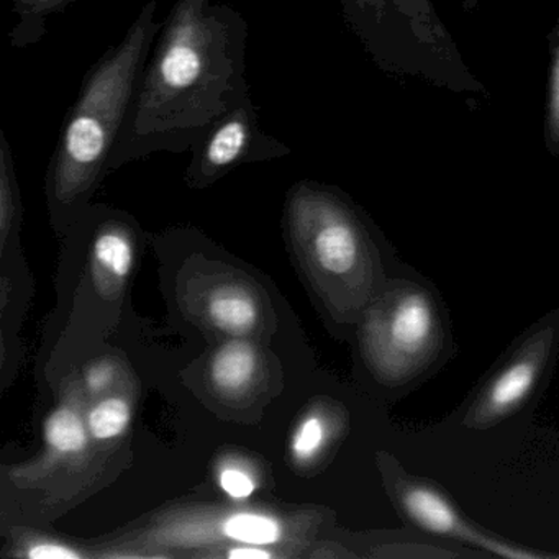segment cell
<instances>
[{
    "label": "cell",
    "instance_id": "cell-19",
    "mask_svg": "<svg viewBox=\"0 0 559 559\" xmlns=\"http://www.w3.org/2000/svg\"><path fill=\"white\" fill-rule=\"evenodd\" d=\"M227 556L231 559H267L271 558V552L254 546V548H234Z\"/></svg>",
    "mask_w": 559,
    "mask_h": 559
},
{
    "label": "cell",
    "instance_id": "cell-16",
    "mask_svg": "<svg viewBox=\"0 0 559 559\" xmlns=\"http://www.w3.org/2000/svg\"><path fill=\"white\" fill-rule=\"evenodd\" d=\"M221 487L231 499H248L254 492V480L245 471L227 467L222 471Z\"/></svg>",
    "mask_w": 559,
    "mask_h": 559
},
{
    "label": "cell",
    "instance_id": "cell-18",
    "mask_svg": "<svg viewBox=\"0 0 559 559\" xmlns=\"http://www.w3.org/2000/svg\"><path fill=\"white\" fill-rule=\"evenodd\" d=\"M110 378H112V372H110L109 366H97L87 376V382H90L91 388L99 391V389L109 384Z\"/></svg>",
    "mask_w": 559,
    "mask_h": 559
},
{
    "label": "cell",
    "instance_id": "cell-14",
    "mask_svg": "<svg viewBox=\"0 0 559 559\" xmlns=\"http://www.w3.org/2000/svg\"><path fill=\"white\" fill-rule=\"evenodd\" d=\"M132 421V408L123 399H107L90 414V431L96 440H114L126 433Z\"/></svg>",
    "mask_w": 559,
    "mask_h": 559
},
{
    "label": "cell",
    "instance_id": "cell-13",
    "mask_svg": "<svg viewBox=\"0 0 559 559\" xmlns=\"http://www.w3.org/2000/svg\"><path fill=\"white\" fill-rule=\"evenodd\" d=\"M94 260L112 276L126 277L133 264L132 243L119 231H104L94 241Z\"/></svg>",
    "mask_w": 559,
    "mask_h": 559
},
{
    "label": "cell",
    "instance_id": "cell-3",
    "mask_svg": "<svg viewBox=\"0 0 559 559\" xmlns=\"http://www.w3.org/2000/svg\"><path fill=\"white\" fill-rule=\"evenodd\" d=\"M192 153L189 178L209 182L240 163L280 158L290 150L261 129L257 107L248 99L221 120Z\"/></svg>",
    "mask_w": 559,
    "mask_h": 559
},
{
    "label": "cell",
    "instance_id": "cell-2",
    "mask_svg": "<svg viewBox=\"0 0 559 559\" xmlns=\"http://www.w3.org/2000/svg\"><path fill=\"white\" fill-rule=\"evenodd\" d=\"M158 0L143 5L122 41L91 68L51 159L50 188L58 201H78L109 169L136 87L158 40Z\"/></svg>",
    "mask_w": 559,
    "mask_h": 559
},
{
    "label": "cell",
    "instance_id": "cell-9",
    "mask_svg": "<svg viewBox=\"0 0 559 559\" xmlns=\"http://www.w3.org/2000/svg\"><path fill=\"white\" fill-rule=\"evenodd\" d=\"M19 15V24L12 34V44H34L40 38L45 27V19L63 12L76 0H9Z\"/></svg>",
    "mask_w": 559,
    "mask_h": 559
},
{
    "label": "cell",
    "instance_id": "cell-15",
    "mask_svg": "<svg viewBox=\"0 0 559 559\" xmlns=\"http://www.w3.org/2000/svg\"><path fill=\"white\" fill-rule=\"evenodd\" d=\"M325 425L322 418L309 417L300 424L297 428L296 435L293 438V454L299 463H307L312 460L320 448L325 443Z\"/></svg>",
    "mask_w": 559,
    "mask_h": 559
},
{
    "label": "cell",
    "instance_id": "cell-11",
    "mask_svg": "<svg viewBox=\"0 0 559 559\" xmlns=\"http://www.w3.org/2000/svg\"><path fill=\"white\" fill-rule=\"evenodd\" d=\"M215 325L234 335H243L253 329L258 320V310L253 300L243 294H221L214 297L209 307Z\"/></svg>",
    "mask_w": 559,
    "mask_h": 559
},
{
    "label": "cell",
    "instance_id": "cell-10",
    "mask_svg": "<svg viewBox=\"0 0 559 559\" xmlns=\"http://www.w3.org/2000/svg\"><path fill=\"white\" fill-rule=\"evenodd\" d=\"M48 447L58 454L81 453L87 444V431L83 420L71 408H58L45 424Z\"/></svg>",
    "mask_w": 559,
    "mask_h": 559
},
{
    "label": "cell",
    "instance_id": "cell-7",
    "mask_svg": "<svg viewBox=\"0 0 559 559\" xmlns=\"http://www.w3.org/2000/svg\"><path fill=\"white\" fill-rule=\"evenodd\" d=\"M404 506L411 519L428 532L438 535H456L463 532L453 507L435 490L411 487L405 492Z\"/></svg>",
    "mask_w": 559,
    "mask_h": 559
},
{
    "label": "cell",
    "instance_id": "cell-6",
    "mask_svg": "<svg viewBox=\"0 0 559 559\" xmlns=\"http://www.w3.org/2000/svg\"><path fill=\"white\" fill-rule=\"evenodd\" d=\"M539 362L535 358H523L513 362L493 381L487 392L484 408L487 414L503 415L515 408L535 385Z\"/></svg>",
    "mask_w": 559,
    "mask_h": 559
},
{
    "label": "cell",
    "instance_id": "cell-4",
    "mask_svg": "<svg viewBox=\"0 0 559 559\" xmlns=\"http://www.w3.org/2000/svg\"><path fill=\"white\" fill-rule=\"evenodd\" d=\"M437 329L427 296L408 293L397 300L382 330V365L395 372L408 369L425 355Z\"/></svg>",
    "mask_w": 559,
    "mask_h": 559
},
{
    "label": "cell",
    "instance_id": "cell-17",
    "mask_svg": "<svg viewBox=\"0 0 559 559\" xmlns=\"http://www.w3.org/2000/svg\"><path fill=\"white\" fill-rule=\"evenodd\" d=\"M28 556L34 559H76L80 558L73 549L64 548L61 545H51V543H44V545L34 546L28 551Z\"/></svg>",
    "mask_w": 559,
    "mask_h": 559
},
{
    "label": "cell",
    "instance_id": "cell-12",
    "mask_svg": "<svg viewBox=\"0 0 559 559\" xmlns=\"http://www.w3.org/2000/svg\"><path fill=\"white\" fill-rule=\"evenodd\" d=\"M225 535L248 545H273L281 538V528L276 520L254 513H238L230 516L224 525Z\"/></svg>",
    "mask_w": 559,
    "mask_h": 559
},
{
    "label": "cell",
    "instance_id": "cell-5",
    "mask_svg": "<svg viewBox=\"0 0 559 559\" xmlns=\"http://www.w3.org/2000/svg\"><path fill=\"white\" fill-rule=\"evenodd\" d=\"M317 263L332 274H345L358 260V238L346 222L323 214L313 237Z\"/></svg>",
    "mask_w": 559,
    "mask_h": 559
},
{
    "label": "cell",
    "instance_id": "cell-8",
    "mask_svg": "<svg viewBox=\"0 0 559 559\" xmlns=\"http://www.w3.org/2000/svg\"><path fill=\"white\" fill-rule=\"evenodd\" d=\"M257 353L247 343L231 342L212 361V381L222 391H240L253 379Z\"/></svg>",
    "mask_w": 559,
    "mask_h": 559
},
{
    "label": "cell",
    "instance_id": "cell-1",
    "mask_svg": "<svg viewBox=\"0 0 559 559\" xmlns=\"http://www.w3.org/2000/svg\"><path fill=\"white\" fill-rule=\"evenodd\" d=\"M248 35L230 0H178L146 61L109 168L152 153L192 152L251 99Z\"/></svg>",
    "mask_w": 559,
    "mask_h": 559
}]
</instances>
